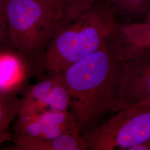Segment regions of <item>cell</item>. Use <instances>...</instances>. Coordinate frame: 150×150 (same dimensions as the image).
<instances>
[{"mask_svg": "<svg viewBox=\"0 0 150 150\" xmlns=\"http://www.w3.org/2000/svg\"><path fill=\"white\" fill-rule=\"evenodd\" d=\"M117 18L107 1L101 0L61 22L45 54L44 72L61 74L106 46L118 23Z\"/></svg>", "mask_w": 150, "mask_h": 150, "instance_id": "cell-2", "label": "cell"}, {"mask_svg": "<svg viewBox=\"0 0 150 150\" xmlns=\"http://www.w3.org/2000/svg\"><path fill=\"white\" fill-rule=\"evenodd\" d=\"M116 15L131 21L145 17L147 13L150 0H106Z\"/></svg>", "mask_w": 150, "mask_h": 150, "instance_id": "cell-11", "label": "cell"}, {"mask_svg": "<svg viewBox=\"0 0 150 150\" xmlns=\"http://www.w3.org/2000/svg\"><path fill=\"white\" fill-rule=\"evenodd\" d=\"M78 129L69 111H49L18 117L15 136L54 139Z\"/></svg>", "mask_w": 150, "mask_h": 150, "instance_id": "cell-7", "label": "cell"}, {"mask_svg": "<svg viewBox=\"0 0 150 150\" xmlns=\"http://www.w3.org/2000/svg\"><path fill=\"white\" fill-rule=\"evenodd\" d=\"M149 13H150V4H149V10H148V12H147V14H149Z\"/></svg>", "mask_w": 150, "mask_h": 150, "instance_id": "cell-16", "label": "cell"}, {"mask_svg": "<svg viewBox=\"0 0 150 150\" xmlns=\"http://www.w3.org/2000/svg\"><path fill=\"white\" fill-rule=\"evenodd\" d=\"M21 104V98H18L17 96H0L1 144L12 139L10 127L13 120L18 116Z\"/></svg>", "mask_w": 150, "mask_h": 150, "instance_id": "cell-10", "label": "cell"}, {"mask_svg": "<svg viewBox=\"0 0 150 150\" xmlns=\"http://www.w3.org/2000/svg\"><path fill=\"white\" fill-rule=\"evenodd\" d=\"M7 150H88L86 139L78 129L54 139H38L26 136L14 137L13 145Z\"/></svg>", "mask_w": 150, "mask_h": 150, "instance_id": "cell-9", "label": "cell"}, {"mask_svg": "<svg viewBox=\"0 0 150 150\" xmlns=\"http://www.w3.org/2000/svg\"><path fill=\"white\" fill-rule=\"evenodd\" d=\"M34 76L42 79L45 76L38 66L10 45L1 46L0 96H17Z\"/></svg>", "mask_w": 150, "mask_h": 150, "instance_id": "cell-6", "label": "cell"}, {"mask_svg": "<svg viewBox=\"0 0 150 150\" xmlns=\"http://www.w3.org/2000/svg\"><path fill=\"white\" fill-rule=\"evenodd\" d=\"M10 45L42 71L48 45L62 20L37 0H1Z\"/></svg>", "mask_w": 150, "mask_h": 150, "instance_id": "cell-3", "label": "cell"}, {"mask_svg": "<svg viewBox=\"0 0 150 150\" xmlns=\"http://www.w3.org/2000/svg\"><path fill=\"white\" fill-rule=\"evenodd\" d=\"M84 137L88 150H131L150 139V105L123 107Z\"/></svg>", "mask_w": 150, "mask_h": 150, "instance_id": "cell-4", "label": "cell"}, {"mask_svg": "<svg viewBox=\"0 0 150 150\" xmlns=\"http://www.w3.org/2000/svg\"><path fill=\"white\" fill-rule=\"evenodd\" d=\"M123 62L108 42L61 74L69 92V111L83 137L122 108L120 84Z\"/></svg>", "mask_w": 150, "mask_h": 150, "instance_id": "cell-1", "label": "cell"}, {"mask_svg": "<svg viewBox=\"0 0 150 150\" xmlns=\"http://www.w3.org/2000/svg\"><path fill=\"white\" fill-rule=\"evenodd\" d=\"M101 0H66L67 6V17L69 18L90 8Z\"/></svg>", "mask_w": 150, "mask_h": 150, "instance_id": "cell-12", "label": "cell"}, {"mask_svg": "<svg viewBox=\"0 0 150 150\" xmlns=\"http://www.w3.org/2000/svg\"><path fill=\"white\" fill-rule=\"evenodd\" d=\"M109 44L125 61L150 50V22L118 23Z\"/></svg>", "mask_w": 150, "mask_h": 150, "instance_id": "cell-8", "label": "cell"}, {"mask_svg": "<svg viewBox=\"0 0 150 150\" xmlns=\"http://www.w3.org/2000/svg\"><path fill=\"white\" fill-rule=\"evenodd\" d=\"M145 21L150 22V13L146 15V16H145Z\"/></svg>", "mask_w": 150, "mask_h": 150, "instance_id": "cell-15", "label": "cell"}, {"mask_svg": "<svg viewBox=\"0 0 150 150\" xmlns=\"http://www.w3.org/2000/svg\"><path fill=\"white\" fill-rule=\"evenodd\" d=\"M131 150H150V139L142 144L136 145Z\"/></svg>", "mask_w": 150, "mask_h": 150, "instance_id": "cell-14", "label": "cell"}, {"mask_svg": "<svg viewBox=\"0 0 150 150\" xmlns=\"http://www.w3.org/2000/svg\"><path fill=\"white\" fill-rule=\"evenodd\" d=\"M120 98L122 108L150 105V50L123 62Z\"/></svg>", "mask_w": 150, "mask_h": 150, "instance_id": "cell-5", "label": "cell"}, {"mask_svg": "<svg viewBox=\"0 0 150 150\" xmlns=\"http://www.w3.org/2000/svg\"><path fill=\"white\" fill-rule=\"evenodd\" d=\"M62 20L67 17V6L66 0H37Z\"/></svg>", "mask_w": 150, "mask_h": 150, "instance_id": "cell-13", "label": "cell"}]
</instances>
